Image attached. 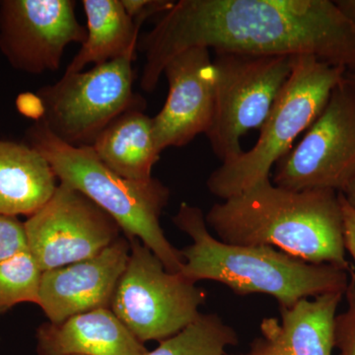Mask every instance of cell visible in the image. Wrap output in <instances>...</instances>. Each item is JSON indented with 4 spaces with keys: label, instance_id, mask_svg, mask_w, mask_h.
<instances>
[{
    "label": "cell",
    "instance_id": "obj_27",
    "mask_svg": "<svg viewBox=\"0 0 355 355\" xmlns=\"http://www.w3.org/2000/svg\"><path fill=\"white\" fill-rule=\"evenodd\" d=\"M343 80H345V83L349 84L350 87H352V90H354V92H355V71H354V72H350V71L345 72V76H343Z\"/></svg>",
    "mask_w": 355,
    "mask_h": 355
},
{
    "label": "cell",
    "instance_id": "obj_1",
    "mask_svg": "<svg viewBox=\"0 0 355 355\" xmlns=\"http://www.w3.org/2000/svg\"><path fill=\"white\" fill-rule=\"evenodd\" d=\"M202 46L257 55H313L355 71V26L331 0H180L144 36L140 87L153 92L166 64Z\"/></svg>",
    "mask_w": 355,
    "mask_h": 355
},
{
    "label": "cell",
    "instance_id": "obj_21",
    "mask_svg": "<svg viewBox=\"0 0 355 355\" xmlns=\"http://www.w3.org/2000/svg\"><path fill=\"white\" fill-rule=\"evenodd\" d=\"M347 307L336 317V345L340 355H355V272H349V282L345 291Z\"/></svg>",
    "mask_w": 355,
    "mask_h": 355
},
{
    "label": "cell",
    "instance_id": "obj_22",
    "mask_svg": "<svg viewBox=\"0 0 355 355\" xmlns=\"http://www.w3.org/2000/svg\"><path fill=\"white\" fill-rule=\"evenodd\" d=\"M28 251L25 226L17 217L0 214V263Z\"/></svg>",
    "mask_w": 355,
    "mask_h": 355
},
{
    "label": "cell",
    "instance_id": "obj_17",
    "mask_svg": "<svg viewBox=\"0 0 355 355\" xmlns=\"http://www.w3.org/2000/svg\"><path fill=\"white\" fill-rule=\"evenodd\" d=\"M144 109L121 114L93 144L97 157L119 176L132 181H148L160 159L154 135L153 119Z\"/></svg>",
    "mask_w": 355,
    "mask_h": 355
},
{
    "label": "cell",
    "instance_id": "obj_9",
    "mask_svg": "<svg viewBox=\"0 0 355 355\" xmlns=\"http://www.w3.org/2000/svg\"><path fill=\"white\" fill-rule=\"evenodd\" d=\"M272 183L343 193L355 176V92L343 80L297 146L275 166Z\"/></svg>",
    "mask_w": 355,
    "mask_h": 355
},
{
    "label": "cell",
    "instance_id": "obj_2",
    "mask_svg": "<svg viewBox=\"0 0 355 355\" xmlns=\"http://www.w3.org/2000/svg\"><path fill=\"white\" fill-rule=\"evenodd\" d=\"M205 221L227 244L270 246L315 265L352 268L338 191L287 190L268 178L212 205Z\"/></svg>",
    "mask_w": 355,
    "mask_h": 355
},
{
    "label": "cell",
    "instance_id": "obj_8",
    "mask_svg": "<svg viewBox=\"0 0 355 355\" xmlns=\"http://www.w3.org/2000/svg\"><path fill=\"white\" fill-rule=\"evenodd\" d=\"M127 238L130 259L110 309L140 343H160L200 316L207 294L179 272H168L137 238Z\"/></svg>",
    "mask_w": 355,
    "mask_h": 355
},
{
    "label": "cell",
    "instance_id": "obj_10",
    "mask_svg": "<svg viewBox=\"0 0 355 355\" xmlns=\"http://www.w3.org/2000/svg\"><path fill=\"white\" fill-rule=\"evenodd\" d=\"M24 226L28 252L43 272L92 258L123 234L113 217L64 183Z\"/></svg>",
    "mask_w": 355,
    "mask_h": 355
},
{
    "label": "cell",
    "instance_id": "obj_6",
    "mask_svg": "<svg viewBox=\"0 0 355 355\" xmlns=\"http://www.w3.org/2000/svg\"><path fill=\"white\" fill-rule=\"evenodd\" d=\"M133 60L121 58L87 71L64 73L44 86L36 96L38 121L70 146H92L121 114L146 109L144 98L133 91Z\"/></svg>",
    "mask_w": 355,
    "mask_h": 355
},
{
    "label": "cell",
    "instance_id": "obj_23",
    "mask_svg": "<svg viewBox=\"0 0 355 355\" xmlns=\"http://www.w3.org/2000/svg\"><path fill=\"white\" fill-rule=\"evenodd\" d=\"M128 15L141 27L148 18L169 10L175 1L172 0H121Z\"/></svg>",
    "mask_w": 355,
    "mask_h": 355
},
{
    "label": "cell",
    "instance_id": "obj_15",
    "mask_svg": "<svg viewBox=\"0 0 355 355\" xmlns=\"http://www.w3.org/2000/svg\"><path fill=\"white\" fill-rule=\"evenodd\" d=\"M37 355H144L147 349L110 308L76 315L62 323L42 324Z\"/></svg>",
    "mask_w": 355,
    "mask_h": 355
},
{
    "label": "cell",
    "instance_id": "obj_12",
    "mask_svg": "<svg viewBox=\"0 0 355 355\" xmlns=\"http://www.w3.org/2000/svg\"><path fill=\"white\" fill-rule=\"evenodd\" d=\"M210 50L202 46L178 53L166 64L169 92L153 119L159 151L183 147L209 132L216 107V74Z\"/></svg>",
    "mask_w": 355,
    "mask_h": 355
},
{
    "label": "cell",
    "instance_id": "obj_13",
    "mask_svg": "<svg viewBox=\"0 0 355 355\" xmlns=\"http://www.w3.org/2000/svg\"><path fill=\"white\" fill-rule=\"evenodd\" d=\"M130 254V240L121 235L92 258L42 273L38 306L49 322L60 324L76 315L111 307Z\"/></svg>",
    "mask_w": 355,
    "mask_h": 355
},
{
    "label": "cell",
    "instance_id": "obj_24",
    "mask_svg": "<svg viewBox=\"0 0 355 355\" xmlns=\"http://www.w3.org/2000/svg\"><path fill=\"white\" fill-rule=\"evenodd\" d=\"M340 198L342 203L345 250L355 263V207L347 202L340 193Z\"/></svg>",
    "mask_w": 355,
    "mask_h": 355
},
{
    "label": "cell",
    "instance_id": "obj_14",
    "mask_svg": "<svg viewBox=\"0 0 355 355\" xmlns=\"http://www.w3.org/2000/svg\"><path fill=\"white\" fill-rule=\"evenodd\" d=\"M345 292H331L280 309V319L266 318L249 355H333L336 317Z\"/></svg>",
    "mask_w": 355,
    "mask_h": 355
},
{
    "label": "cell",
    "instance_id": "obj_4",
    "mask_svg": "<svg viewBox=\"0 0 355 355\" xmlns=\"http://www.w3.org/2000/svg\"><path fill=\"white\" fill-rule=\"evenodd\" d=\"M25 144L50 163L60 183L83 193L110 214L123 235L137 238L164 263L168 272H181L184 258L161 227L160 216L168 205L170 190L155 178L139 182L110 170L92 147L64 144L37 121L26 132Z\"/></svg>",
    "mask_w": 355,
    "mask_h": 355
},
{
    "label": "cell",
    "instance_id": "obj_18",
    "mask_svg": "<svg viewBox=\"0 0 355 355\" xmlns=\"http://www.w3.org/2000/svg\"><path fill=\"white\" fill-rule=\"evenodd\" d=\"M87 37L64 73L83 71L125 57L137 58L140 26L128 15L121 0H83Z\"/></svg>",
    "mask_w": 355,
    "mask_h": 355
},
{
    "label": "cell",
    "instance_id": "obj_28",
    "mask_svg": "<svg viewBox=\"0 0 355 355\" xmlns=\"http://www.w3.org/2000/svg\"><path fill=\"white\" fill-rule=\"evenodd\" d=\"M227 355H228V354H227ZM238 355H249V354H238Z\"/></svg>",
    "mask_w": 355,
    "mask_h": 355
},
{
    "label": "cell",
    "instance_id": "obj_25",
    "mask_svg": "<svg viewBox=\"0 0 355 355\" xmlns=\"http://www.w3.org/2000/svg\"><path fill=\"white\" fill-rule=\"evenodd\" d=\"M336 7L355 26V0H336Z\"/></svg>",
    "mask_w": 355,
    "mask_h": 355
},
{
    "label": "cell",
    "instance_id": "obj_16",
    "mask_svg": "<svg viewBox=\"0 0 355 355\" xmlns=\"http://www.w3.org/2000/svg\"><path fill=\"white\" fill-rule=\"evenodd\" d=\"M58 179L39 151L0 140V214L32 216L55 195Z\"/></svg>",
    "mask_w": 355,
    "mask_h": 355
},
{
    "label": "cell",
    "instance_id": "obj_5",
    "mask_svg": "<svg viewBox=\"0 0 355 355\" xmlns=\"http://www.w3.org/2000/svg\"><path fill=\"white\" fill-rule=\"evenodd\" d=\"M345 72L313 55L295 57L291 76L261 125L256 144L210 174L207 181L210 193L227 200L268 179L299 135L322 113Z\"/></svg>",
    "mask_w": 355,
    "mask_h": 355
},
{
    "label": "cell",
    "instance_id": "obj_7",
    "mask_svg": "<svg viewBox=\"0 0 355 355\" xmlns=\"http://www.w3.org/2000/svg\"><path fill=\"white\" fill-rule=\"evenodd\" d=\"M295 57L214 51L216 107L205 133L222 163L239 157L241 139L261 128L291 76Z\"/></svg>",
    "mask_w": 355,
    "mask_h": 355
},
{
    "label": "cell",
    "instance_id": "obj_19",
    "mask_svg": "<svg viewBox=\"0 0 355 355\" xmlns=\"http://www.w3.org/2000/svg\"><path fill=\"white\" fill-rule=\"evenodd\" d=\"M239 342L237 333L217 314H202L188 327L144 355H227Z\"/></svg>",
    "mask_w": 355,
    "mask_h": 355
},
{
    "label": "cell",
    "instance_id": "obj_11",
    "mask_svg": "<svg viewBox=\"0 0 355 355\" xmlns=\"http://www.w3.org/2000/svg\"><path fill=\"white\" fill-rule=\"evenodd\" d=\"M76 7L74 0L0 1V51L9 64L31 74L60 69L67 46L87 37Z\"/></svg>",
    "mask_w": 355,
    "mask_h": 355
},
{
    "label": "cell",
    "instance_id": "obj_20",
    "mask_svg": "<svg viewBox=\"0 0 355 355\" xmlns=\"http://www.w3.org/2000/svg\"><path fill=\"white\" fill-rule=\"evenodd\" d=\"M42 273L28 251L0 263V316L21 303L39 304Z\"/></svg>",
    "mask_w": 355,
    "mask_h": 355
},
{
    "label": "cell",
    "instance_id": "obj_3",
    "mask_svg": "<svg viewBox=\"0 0 355 355\" xmlns=\"http://www.w3.org/2000/svg\"><path fill=\"white\" fill-rule=\"evenodd\" d=\"M173 223L191 239L181 250L180 275L197 284L212 280L238 295L266 294L280 309L331 292H345L349 272L331 265H315L270 246L227 244L212 236L202 210L182 202Z\"/></svg>",
    "mask_w": 355,
    "mask_h": 355
},
{
    "label": "cell",
    "instance_id": "obj_26",
    "mask_svg": "<svg viewBox=\"0 0 355 355\" xmlns=\"http://www.w3.org/2000/svg\"><path fill=\"white\" fill-rule=\"evenodd\" d=\"M340 193H342L345 200H347V202L354 205L355 207V176L354 179L350 181V183L347 184V188Z\"/></svg>",
    "mask_w": 355,
    "mask_h": 355
}]
</instances>
